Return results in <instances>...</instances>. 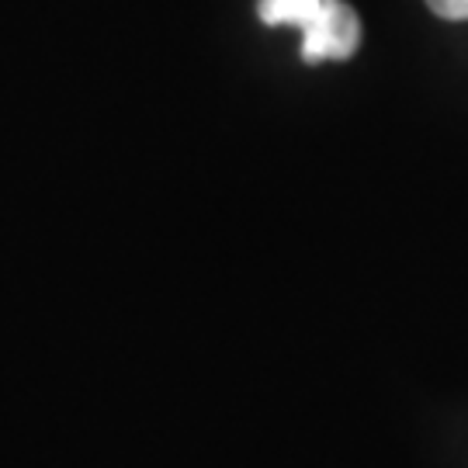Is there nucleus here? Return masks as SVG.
<instances>
[{"label":"nucleus","mask_w":468,"mask_h":468,"mask_svg":"<svg viewBox=\"0 0 468 468\" xmlns=\"http://www.w3.org/2000/svg\"><path fill=\"white\" fill-rule=\"evenodd\" d=\"M257 15L268 28H299L305 63L351 59L361 46V21L344 0H261Z\"/></svg>","instance_id":"1"},{"label":"nucleus","mask_w":468,"mask_h":468,"mask_svg":"<svg viewBox=\"0 0 468 468\" xmlns=\"http://www.w3.org/2000/svg\"><path fill=\"white\" fill-rule=\"evenodd\" d=\"M427 7L444 21H468V0H427Z\"/></svg>","instance_id":"2"}]
</instances>
